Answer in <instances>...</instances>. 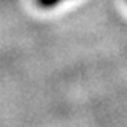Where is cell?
<instances>
[{
    "instance_id": "cell-1",
    "label": "cell",
    "mask_w": 127,
    "mask_h": 127,
    "mask_svg": "<svg viewBox=\"0 0 127 127\" xmlns=\"http://www.w3.org/2000/svg\"><path fill=\"white\" fill-rule=\"evenodd\" d=\"M59 2H61V0H38V3H40V5H41V6H54L56 5V3H59Z\"/></svg>"
}]
</instances>
